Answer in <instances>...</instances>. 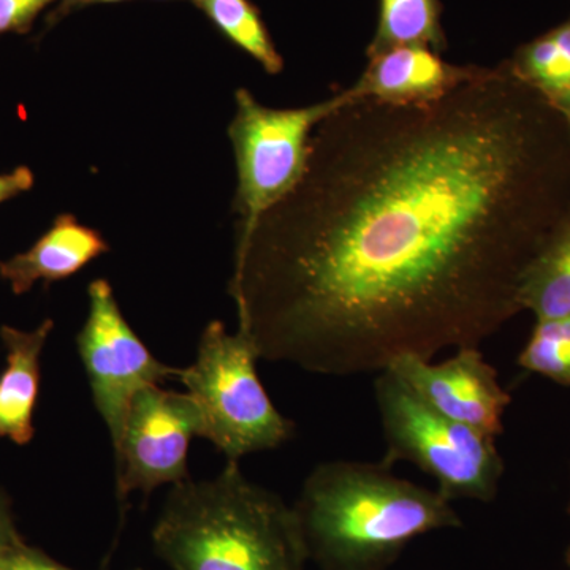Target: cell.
I'll return each instance as SVG.
<instances>
[{
  "label": "cell",
  "mask_w": 570,
  "mask_h": 570,
  "mask_svg": "<svg viewBox=\"0 0 570 570\" xmlns=\"http://www.w3.org/2000/svg\"><path fill=\"white\" fill-rule=\"evenodd\" d=\"M374 396L387 444L385 466L415 464L436 480L439 494L450 502L497 498L504 474L497 438L439 414L392 371L379 373Z\"/></svg>",
  "instance_id": "5"
},
{
  "label": "cell",
  "mask_w": 570,
  "mask_h": 570,
  "mask_svg": "<svg viewBox=\"0 0 570 570\" xmlns=\"http://www.w3.org/2000/svg\"><path fill=\"white\" fill-rule=\"evenodd\" d=\"M365 71L351 86L355 99L397 107L438 102L478 77L482 67L455 66L426 47H397L367 56Z\"/></svg>",
  "instance_id": "10"
},
{
  "label": "cell",
  "mask_w": 570,
  "mask_h": 570,
  "mask_svg": "<svg viewBox=\"0 0 570 570\" xmlns=\"http://www.w3.org/2000/svg\"><path fill=\"white\" fill-rule=\"evenodd\" d=\"M0 570H75L52 560L39 549L29 547L24 540L0 553ZM141 570V569H137Z\"/></svg>",
  "instance_id": "19"
},
{
  "label": "cell",
  "mask_w": 570,
  "mask_h": 570,
  "mask_svg": "<svg viewBox=\"0 0 570 570\" xmlns=\"http://www.w3.org/2000/svg\"><path fill=\"white\" fill-rule=\"evenodd\" d=\"M55 328L51 318L36 330L0 328L7 351V366L0 374V439L26 445L36 434L33 412L40 390V358L48 336Z\"/></svg>",
  "instance_id": "12"
},
{
  "label": "cell",
  "mask_w": 570,
  "mask_h": 570,
  "mask_svg": "<svg viewBox=\"0 0 570 570\" xmlns=\"http://www.w3.org/2000/svg\"><path fill=\"white\" fill-rule=\"evenodd\" d=\"M441 17V0H381L377 31L366 56L397 47H426L442 55L448 40Z\"/></svg>",
  "instance_id": "15"
},
{
  "label": "cell",
  "mask_w": 570,
  "mask_h": 570,
  "mask_svg": "<svg viewBox=\"0 0 570 570\" xmlns=\"http://www.w3.org/2000/svg\"><path fill=\"white\" fill-rule=\"evenodd\" d=\"M566 560H568V564H569V568H570V549L568 551V557H566Z\"/></svg>",
  "instance_id": "23"
},
{
  "label": "cell",
  "mask_w": 570,
  "mask_h": 570,
  "mask_svg": "<svg viewBox=\"0 0 570 570\" xmlns=\"http://www.w3.org/2000/svg\"><path fill=\"white\" fill-rule=\"evenodd\" d=\"M61 0H0V36L3 33H26L41 11Z\"/></svg>",
  "instance_id": "18"
},
{
  "label": "cell",
  "mask_w": 570,
  "mask_h": 570,
  "mask_svg": "<svg viewBox=\"0 0 570 570\" xmlns=\"http://www.w3.org/2000/svg\"><path fill=\"white\" fill-rule=\"evenodd\" d=\"M519 302L535 318L570 316V208L528 266Z\"/></svg>",
  "instance_id": "14"
},
{
  "label": "cell",
  "mask_w": 570,
  "mask_h": 570,
  "mask_svg": "<svg viewBox=\"0 0 570 570\" xmlns=\"http://www.w3.org/2000/svg\"><path fill=\"white\" fill-rule=\"evenodd\" d=\"M570 208V127L509 62L444 99L348 100L235 246L238 332L322 376L479 347Z\"/></svg>",
  "instance_id": "1"
},
{
  "label": "cell",
  "mask_w": 570,
  "mask_h": 570,
  "mask_svg": "<svg viewBox=\"0 0 570 570\" xmlns=\"http://www.w3.org/2000/svg\"><path fill=\"white\" fill-rule=\"evenodd\" d=\"M387 370L444 417L493 438L504 430L502 419L512 397L479 347L456 348L441 363L401 356Z\"/></svg>",
  "instance_id": "9"
},
{
  "label": "cell",
  "mask_w": 570,
  "mask_h": 570,
  "mask_svg": "<svg viewBox=\"0 0 570 570\" xmlns=\"http://www.w3.org/2000/svg\"><path fill=\"white\" fill-rule=\"evenodd\" d=\"M257 348L242 332L220 322L205 326L197 360L183 367L179 381L200 414V436L212 441L228 463L283 445L295 425L284 417L262 385Z\"/></svg>",
  "instance_id": "4"
},
{
  "label": "cell",
  "mask_w": 570,
  "mask_h": 570,
  "mask_svg": "<svg viewBox=\"0 0 570 570\" xmlns=\"http://www.w3.org/2000/svg\"><path fill=\"white\" fill-rule=\"evenodd\" d=\"M569 515H570V504H569Z\"/></svg>",
  "instance_id": "24"
},
{
  "label": "cell",
  "mask_w": 570,
  "mask_h": 570,
  "mask_svg": "<svg viewBox=\"0 0 570 570\" xmlns=\"http://www.w3.org/2000/svg\"><path fill=\"white\" fill-rule=\"evenodd\" d=\"M88 296V317L77 336L78 354L94 404L116 449L135 395L149 385L163 384L168 377H179L181 370L164 365L145 346L124 318L108 281H94Z\"/></svg>",
  "instance_id": "7"
},
{
  "label": "cell",
  "mask_w": 570,
  "mask_h": 570,
  "mask_svg": "<svg viewBox=\"0 0 570 570\" xmlns=\"http://www.w3.org/2000/svg\"><path fill=\"white\" fill-rule=\"evenodd\" d=\"M294 510L307 560L321 570H387L412 540L463 527L438 490L363 461L318 464Z\"/></svg>",
  "instance_id": "2"
},
{
  "label": "cell",
  "mask_w": 570,
  "mask_h": 570,
  "mask_svg": "<svg viewBox=\"0 0 570 570\" xmlns=\"http://www.w3.org/2000/svg\"><path fill=\"white\" fill-rule=\"evenodd\" d=\"M153 546L174 570H305L309 561L294 508L238 463L214 479L176 483Z\"/></svg>",
  "instance_id": "3"
},
{
  "label": "cell",
  "mask_w": 570,
  "mask_h": 570,
  "mask_svg": "<svg viewBox=\"0 0 570 570\" xmlns=\"http://www.w3.org/2000/svg\"><path fill=\"white\" fill-rule=\"evenodd\" d=\"M118 2H127V0H61V2L55 7V10L51 11L50 17L47 18V24H58L63 18L69 17V14L75 13V11L86 9V7Z\"/></svg>",
  "instance_id": "22"
},
{
  "label": "cell",
  "mask_w": 570,
  "mask_h": 570,
  "mask_svg": "<svg viewBox=\"0 0 570 570\" xmlns=\"http://www.w3.org/2000/svg\"><path fill=\"white\" fill-rule=\"evenodd\" d=\"M108 250L110 246L99 232L78 223L71 214H61L31 249L0 261V277L14 295H24L40 281L50 285L77 275Z\"/></svg>",
  "instance_id": "11"
},
{
  "label": "cell",
  "mask_w": 570,
  "mask_h": 570,
  "mask_svg": "<svg viewBox=\"0 0 570 570\" xmlns=\"http://www.w3.org/2000/svg\"><path fill=\"white\" fill-rule=\"evenodd\" d=\"M36 183L31 168L21 167L14 168L10 174H0V204L9 202L18 195L29 193Z\"/></svg>",
  "instance_id": "20"
},
{
  "label": "cell",
  "mask_w": 570,
  "mask_h": 570,
  "mask_svg": "<svg viewBox=\"0 0 570 570\" xmlns=\"http://www.w3.org/2000/svg\"><path fill=\"white\" fill-rule=\"evenodd\" d=\"M209 21L239 50L264 67L266 73L279 75L284 59L276 50L261 11L249 0H194Z\"/></svg>",
  "instance_id": "16"
},
{
  "label": "cell",
  "mask_w": 570,
  "mask_h": 570,
  "mask_svg": "<svg viewBox=\"0 0 570 570\" xmlns=\"http://www.w3.org/2000/svg\"><path fill=\"white\" fill-rule=\"evenodd\" d=\"M519 363L531 373L570 387V316L538 318Z\"/></svg>",
  "instance_id": "17"
},
{
  "label": "cell",
  "mask_w": 570,
  "mask_h": 570,
  "mask_svg": "<svg viewBox=\"0 0 570 570\" xmlns=\"http://www.w3.org/2000/svg\"><path fill=\"white\" fill-rule=\"evenodd\" d=\"M22 540L20 532L14 527L13 513H11L10 499L0 490V553L10 549Z\"/></svg>",
  "instance_id": "21"
},
{
  "label": "cell",
  "mask_w": 570,
  "mask_h": 570,
  "mask_svg": "<svg viewBox=\"0 0 570 570\" xmlns=\"http://www.w3.org/2000/svg\"><path fill=\"white\" fill-rule=\"evenodd\" d=\"M508 62L570 127V20L521 45Z\"/></svg>",
  "instance_id": "13"
},
{
  "label": "cell",
  "mask_w": 570,
  "mask_h": 570,
  "mask_svg": "<svg viewBox=\"0 0 570 570\" xmlns=\"http://www.w3.org/2000/svg\"><path fill=\"white\" fill-rule=\"evenodd\" d=\"M200 436V414L189 393L149 385L135 395L115 449L118 498L149 494L165 483L190 479V442Z\"/></svg>",
  "instance_id": "8"
},
{
  "label": "cell",
  "mask_w": 570,
  "mask_h": 570,
  "mask_svg": "<svg viewBox=\"0 0 570 570\" xmlns=\"http://www.w3.org/2000/svg\"><path fill=\"white\" fill-rule=\"evenodd\" d=\"M352 99L354 92L347 88L324 102L284 110L265 107L245 88L235 92L236 111L228 137L238 174L236 242L246 238L261 216L294 189L306 168L311 134Z\"/></svg>",
  "instance_id": "6"
},
{
  "label": "cell",
  "mask_w": 570,
  "mask_h": 570,
  "mask_svg": "<svg viewBox=\"0 0 570 570\" xmlns=\"http://www.w3.org/2000/svg\"><path fill=\"white\" fill-rule=\"evenodd\" d=\"M190 2H194V0H190Z\"/></svg>",
  "instance_id": "25"
}]
</instances>
